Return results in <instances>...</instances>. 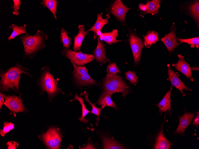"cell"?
<instances>
[{
  "label": "cell",
  "instance_id": "6da1fadb",
  "mask_svg": "<svg viewBox=\"0 0 199 149\" xmlns=\"http://www.w3.org/2000/svg\"><path fill=\"white\" fill-rule=\"evenodd\" d=\"M29 71L28 68L23 67L18 63L9 68L1 70V91H8L9 89H11L21 95L19 90V83L21 77V75L25 74L32 77V75L28 72Z\"/></svg>",
  "mask_w": 199,
  "mask_h": 149
},
{
  "label": "cell",
  "instance_id": "7a4b0ae2",
  "mask_svg": "<svg viewBox=\"0 0 199 149\" xmlns=\"http://www.w3.org/2000/svg\"><path fill=\"white\" fill-rule=\"evenodd\" d=\"M48 36L43 32L38 30L34 35L23 34L20 36L24 47V59L32 58L38 51L46 46L44 43Z\"/></svg>",
  "mask_w": 199,
  "mask_h": 149
},
{
  "label": "cell",
  "instance_id": "3957f363",
  "mask_svg": "<svg viewBox=\"0 0 199 149\" xmlns=\"http://www.w3.org/2000/svg\"><path fill=\"white\" fill-rule=\"evenodd\" d=\"M39 83L42 92L47 93L50 101L59 93L64 94L62 90L57 87L58 78L55 79L50 72V69L47 65L41 69Z\"/></svg>",
  "mask_w": 199,
  "mask_h": 149
},
{
  "label": "cell",
  "instance_id": "277c9868",
  "mask_svg": "<svg viewBox=\"0 0 199 149\" xmlns=\"http://www.w3.org/2000/svg\"><path fill=\"white\" fill-rule=\"evenodd\" d=\"M103 85L104 91L111 95L116 92H121L125 97L129 91L128 87L121 77L116 74L111 75L107 73Z\"/></svg>",
  "mask_w": 199,
  "mask_h": 149
},
{
  "label": "cell",
  "instance_id": "5b68a950",
  "mask_svg": "<svg viewBox=\"0 0 199 149\" xmlns=\"http://www.w3.org/2000/svg\"><path fill=\"white\" fill-rule=\"evenodd\" d=\"M61 54L71 62L79 66H83L91 62L95 58L94 54H86L81 51H75L65 48L62 51Z\"/></svg>",
  "mask_w": 199,
  "mask_h": 149
},
{
  "label": "cell",
  "instance_id": "8992f818",
  "mask_svg": "<svg viewBox=\"0 0 199 149\" xmlns=\"http://www.w3.org/2000/svg\"><path fill=\"white\" fill-rule=\"evenodd\" d=\"M41 138L47 147L49 149H59L62 136L59 129L51 128L46 132L43 133Z\"/></svg>",
  "mask_w": 199,
  "mask_h": 149
},
{
  "label": "cell",
  "instance_id": "52a82bcc",
  "mask_svg": "<svg viewBox=\"0 0 199 149\" xmlns=\"http://www.w3.org/2000/svg\"><path fill=\"white\" fill-rule=\"evenodd\" d=\"M71 62L74 67V76L78 84L82 86L97 84V83L89 75L85 67L77 66Z\"/></svg>",
  "mask_w": 199,
  "mask_h": 149
},
{
  "label": "cell",
  "instance_id": "ba28073f",
  "mask_svg": "<svg viewBox=\"0 0 199 149\" xmlns=\"http://www.w3.org/2000/svg\"><path fill=\"white\" fill-rule=\"evenodd\" d=\"M4 98V104L10 110V114L13 113L15 117L16 116L17 113L24 112L25 111V109L21 96L5 95Z\"/></svg>",
  "mask_w": 199,
  "mask_h": 149
},
{
  "label": "cell",
  "instance_id": "9c48e42d",
  "mask_svg": "<svg viewBox=\"0 0 199 149\" xmlns=\"http://www.w3.org/2000/svg\"><path fill=\"white\" fill-rule=\"evenodd\" d=\"M129 43L134 58V63L137 64L140 61L141 52L144 46L142 40L134 32L130 33Z\"/></svg>",
  "mask_w": 199,
  "mask_h": 149
},
{
  "label": "cell",
  "instance_id": "30bf717a",
  "mask_svg": "<svg viewBox=\"0 0 199 149\" xmlns=\"http://www.w3.org/2000/svg\"><path fill=\"white\" fill-rule=\"evenodd\" d=\"M131 9L125 6L120 0H116L110 6L109 13L114 15L119 21L125 23L126 14Z\"/></svg>",
  "mask_w": 199,
  "mask_h": 149
},
{
  "label": "cell",
  "instance_id": "8fae6325",
  "mask_svg": "<svg viewBox=\"0 0 199 149\" xmlns=\"http://www.w3.org/2000/svg\"><path fill=\"white\" fill-rule=\"evenodd\" d=\"M170 29V33L165 34L164 36L161 39V41L164 43L169 52L173 51L181 43L177 40L175 34L176 27L174 23H173Z\"/></svg>",
  "mask_w": 199,
  "mask_h": 149
},
{
  "label": "cell",
  "instance_id": "7c38bea8",
  "mask_svg": "<svg viewBox=\"0 0 199 149\" xmlns=\"http://www.w3.org/2000/svg\"><path fill=\"white\" fill-rule=\"evenodd\" d=\"M167 67L168 71V79L170 81L173 86L180 90L184 97L186 95L183 91V90H189L191 91L192 90L188 88L181 81L179 78L178 74L174 72L171 69L169 64H167Z\"/></svg>",
  "mask_w": 199,
  "mask_h": 149
},
{
  "label": "cell",
  "instance_id": "4fadbf2b",
  "mask_svg": "<svg viewBox=\"0 0 199 149\" xmlns=\"http://www.w3.org/2000/svg\"><path fill=\"white\" fill-rule=\"evenodd\" d=\"M178 62L175 64L173 63L172 66L175 67V68L179 71L192 81L193 80L192 73L191 68L189 64L186 62L184 57L180 54L178 56Z\"/></svg>",
  "mask_w": 199,
  "mask_h": 149
},
{
  "label": "cell",
  "instance_id": "5bb4252c",
  "mask_svg": "<svg viewBox=\"0 0 199 149\" xmlns=\"http://www.w3.org/2000/svg\"><path fill=\"white\" fill-rule=\"evenodd\" d=\"M195 114L193 113L185 112L182 116H179V123L178 126L175 131L176 134L184 135V131L187 127L190 124L194 117Z\"/></svg>",
  "mask_w": 199,
  "mask_h": 149
},
{
  "label": "cell",
  "instance_id": "9a60e30c",
  "mask_svg": "<svg viewBox=\"0 0 199 149\" xmlns=\"http://www.w3.org/2000/svg\"><path fill=\"white\" fill-rule=\"evenodd\" d=\"M97 38V46L93 52L96 61L99 63L100 66H102L110 60L106 55L105 44L100 40L99 37Z\"/></svg>",
  "mask_w": 199,
  "mask_h": 149
},
{
  "label": "cell",
  "instance_id": "2e32d148",
  "mask_svg": "<svg viewBox=\"0 0 199 149\" xmlns=\"http://www.w3.org/2000/svg\"><path fill=\"white\" fill-rule=\"evenodd\" d=\"M79 31L77 34L74 38V44L73 51H81V45L85 37L89 34V32L85 30L84 26L80 25L78 26Z\"/></svg>",
  "mask_w": 199,
  "mask_h": 149
},
{
  "label": "cell",
  "instance_id": "e0dca14e",
  "mask_svg": "<svg viewBox=\"0 0 199 149\" xmlns=\"http://www.w3.org/2000/svg\"><path fill=\"white\" fill-rule=\"evenodd\" d=\"M102 12L97 14V18L94 25L87 31L88 32L92 31L94 32V39L97 32L98 31H101L103 27L106 24L109 23L108 20L110 18L109 13L106 15V18L103 19L102 15Z\"/></svg>",
  "mask_w": 199,
  "mask_h": 149
},
{
  "label": "cell",
  "instance_id": "ac0fdd59",
  "mask_svg": "<svg viewBox=\"0 0 199 149\" xmlns=\"http://www.w3.org/2000/svg\"><path fill=\"white\" fill-rule=\"evenodd\" d=\"M163 128L162 127L156 137L154 149H168L170 148L171 147V143L164 136L163 133Z\"/></svg>",
  "mask_w": 199,
  "mask_h": 149
},
{
  "label": "cell",
  "instance_id": "d6986e66",
  "mask_svg": "<svg viewBox=\"0 0 199 149\" xmlns=\"http://www.w3.org/2000/svg\"><path fill=\"white\" fill-rule=\"evenodd\" d=\"M172 86L166 94L161 101L157 104L159 109V112L161 114L162 112L170 111L171 109L170 97Z\"/></svg>",
  "mask_w": 199,
  "mask_h": 149
},
{
  "label": "cell",
  "instance_id": "ffe728a7",
  "mask_svg": "<svg viewBox=\"0 0 199 149\" xmlns=\"http://www.w3.org/2000/svg\"><path fill=\"white\" fill-rule=\"evenodd\" d=\"M118 36L117 30L113 29L111 32L102 33L99 37L101 41L104 40L107 44L110 45L122 42L121 40L116 39V37Z\"/></svg>",
  "mask_w": 199,
  "mask_h": 149
},
{
  "label": "cell",
  "instance_id": "44dd1931",
  "mask_svg": "<svg viewBox=\"0 0 199 149\" xmlns=\"http://www.w3.org/2000/svg\"><path fill=\"white\" fill-rule=\"evenodd\" d=\"M97 104L101 105V108L103 109L105 106L112 107L117 109V107L113 101L111 95L104 91L97 101Z\"/></svg>",
  "mask_w": 199,
  "mask_h": 149
},
{
  "label": "cell",
  "instance_id": "7402d4cb",
  "mask_svg": "<svg viewBox=\"0 0 199 149\" xmlns=\"http://www.w3.org/2000/svg\"><path fill=\"white\" fill-rule=\"evenodd\" d=\"M103 148L107 149H125L121 144L114 139L105 136L102 138Z\"/></svg>",
  "mask_w": 199,
  "mask_h": 149
},
{
  "label": "cell",
  "instance_id": "603a6c76",
  "mask_svg": "<svg viewBox=\"0 0 199 149\" xmlns=\"http://www.w3.org/2000/svg\"><path fill=\"white\" fill-rule=\"evenodd\" d=\"M144 41L143 43L144 46L149 48L151 45L155 43L158 40V34L155 31L148 32L145 35L143 36Z\"/></svg>",
  "mask_w": 199,
  "mask_h": 149
},
{
  "label": "cell",
  "instance_id": "cb8c5ba5",
  "mask_svg": "<svg viewBox=\"0 0 199 149\" xmlns=\"http://www.w3.org/2000/svg\"><path fill=\"white\" fill-rule=\"evenodd\" d=\"M13 30L10 35L8 37V40H10L14 39L18 36L23 34H28L27 32V25L24 24L21 26H18L13 23L9 26Z\"/></svg>",
  "mask_w": 199,
  "mask_h": 149
},
{
  "label": "cell",
  "instance_id": "d4e9b609",
  "mask_svg": "<svg viewBox=\"0 0 199 149\" xmlns=\"http://www.w3.org/2000/svg\"><path fill=\"white\" fill-rule=\"evenodd\" d=\"M161 0H154L148 1L146 4L147 7V10L143 11L144 14L149 13L156 14L158 12L160 6Z\"/></svg>",
  "mask_w": 199,
  "mask_h": 149
},
{
  "label": "cell",
  "instance_id": "484cf974",
  "mask_svg": "<svg viewBox=\"0 0 199 149\" xmlns=\"http://www.w3.org/2000/svg\"><path fill=\"white\" fill-rule=\"evenodd\" d=\"M41 3L44 7H47L49 9L56 20V13L58 1L56 0H42L41 1Z\"/></svg>",
  "mask_w": 199,
  "mask_h": 149
},
{
  "label": "cell",
  "instance_id": "4316f807",
  "mask_svg": "<svg viewBox=\"0 0 199 149\" xmlns=\"http://www.w3.org/2000/svg\"><path fill=\"white\" fill-rule=\"evenodd\" d=\"M74 96V98L73 99L70 100V101H73L75 100L78 101L81 105L82 108V115L79 119L81 122L85 123H86L88 120L85 119V117L88 113H91V111H89L86 109L84 103L83 99L82 97H79L77 93Z\"/></svg>",
  "mask_w": 199,
  "mask_h": 149
},
{
  "label": "cell",
  "instance_id": "83f0119b",
  "mask_svg": "<svg viewBox=\"0 0 199 149\" xmlns=\"http://www.w3.org/2000/svg\"><path fill=\"white\" fill-rule=\"evenodd\" d=\"M88 93L86 91H84L83 93H81L80 94V95L81 96L83 95L84 96L86 101L88 102L91 106L92 109L91 113L97 116V118H96L97 122L95 123L97 126L98 123L100 120L99 116L100 115L101 111L103 109L101 107V108H98L96 107L95 105V103H93L89 100L88 98Z\"/></svg>",
  "mask_w": 199,
  "mask_h": 149
},
{
  "label": "cell",
  "instance_id": "f1b7e54d",
  "mask_svg": "<svg viewBox=\"0 0 199 149\" xmlns=\"http://www.w3.org/2000/svg\"><path fill=\"white\" fill-rule=\"evenodd\" d=\"M60 39L64 48H68L70 47L71 39L69 37L66 31L63 28H62L61 30Z\"/></svg>",
  "mask_w": 199,
  "mask_h": 149
},
{
  "label": "cell",
  "instance_id": "f546056e",
  "mask_svg": "<svg viewBox=\"0 0 199 149\" xmlns=\"http://www.w3.org/2000/svg\"><path fill=\"white\" fill-rule=\"evenodd\" d=\"M190 13L197 22H199V1H195L189 7Z\"/></svg>",
  "mask_w": 199,
  "mask_h": 149
},
{
  "label": "cell",
  "instance_id": "4dcf8cb0",
  "mask_svg": "<svg viewBox=\"0 0 199 149\" xmlns=\"http://www.w3.org/2000/svg\"><path fill=\"white\" fill-rule=\"evenodd\" d=\"M177 40L181 43H188L189 45H191V48H194L195 46L197 48L199 47V37H195L193 38L183 39H179L177 38Z\"/></svg>",
  "mask_w": 199,
  "mask_h": 149
},
{
  "label": "cell",
  "instance_id": "1f68e13d",
  "mask_svg": "<svg viewBox=\"0 0 199 149\" xmlns=\"http://www.w3.org/2000/svg\"><path fill=\"white\" fill-rule=\"evenodd\" d=\"M126 79L128 80L130 83L135 85L138 81V78L134 71L129 70L125 73Z\"/></svg>",
  "mask_w": 199,
  "mask_h": 149
},
{
  "label": "cell",
  "instance_id": "d6a6232c",
  "mask_svg": "<svg viewBox=\"0 0 199 149\" xmlns=\"http://www.w3.org/2000/svg\"><path fill=\"white\" fill-rule=\"evenodd\" d=\"M4 125L3 129H1L0 131V134L2 137H4L7 133L12 130L14 128V125L11 122H5L4 123Z\"/></svg>",
  "mask_w": 199,
  "mask_h": 149
},
{
  "label": "cell",
  "instance_id": "836d02e7",
  "mask_svg": "<svg viewBox=\"0 0 199 149\" xmlns=\"http://www.w3.org/2000/svg\"><path fill=\"white\" fill-rule=\"evenodd\" d=\"M107 73L111 75L116 74L117 73H120L115 62L110 63L108 65L107 68Z\"/></svg>",
  "mask_w": 199,
  "mask_h": 149
},
{
  "label": "cell",
  "instance_id": "e575fe53",
  "mask_svg": "<svg viewBox=\"0 0 199 149\" xmlns=\"http://www.w3.org/2000/svg\"><path fill=\"white\" fill-rule=\"evenodd\" d=\"M13 5L12 7L13 11V14L16 15L19 14L20 7L21 4V1L20 0H13Z\"/></svg>",
  "mask_w": 199,
  "mask_h": 149
},
{
  "label": "cell",
  "instance_id": "d590c367",
  "mask_svg": "<svg viewBox=\"0 0 199 149\" xmlns=\"http://www.w3.org/2000/svg\"><path fill=\"white\" fill-rule=\"evenodd\" d=\"M8 149H15L18 147V144L15 141H10L6 143Z\"/></svg>",
  "mask_w": 199,
  "mask_h": 149
},
{
  "label": "cell",
  "instance_id": "8d00e7d4",
  "mask_svg": "<svg viewBox=\"0 0 199 149\" xmlns=\"http://www.w3.org/2000/svg\"><path fill=\"white\" fill-rule=\"evenodd\" d=\"M192 125L198 127L199 125V113L198 112H197V115L195 117L193 120V122L192 124Z\"/></svg>",
  "mask_w": 199,
  "mask_h": 149
},
{
  "label": "cell",
  "instance_id": "74e56055",
  "mask_svg": "<svg viewBox=\"0 0 199 149\" xmlns=\"http://www.w3.org/2000/svg\"><path fill=\"white\" fill-rule=\"evenodd\" d=\"M80 149H95V148L92 144L88 143L85 145L84 144L82 147H79Z\"/></svg>",
  "mask_w": 199,
  "mask_h": 149
},
{
  "label": "cell",
  "instance_id": "f35d334b",
  "mask_svg": "<svg viewBox=\"0 0 199 149\" xmlns=\"http://www.w3.org/2000/svg\"><path fill=\"white\" fill-rule=\"evenodd\" d=\"M4 95H5L1 93V92L0 93V109H1L2 105L4 103Z\"/></svg>",
  "mask_w": 199,
  "mask_h": 149
},
{
  "label": "cell",
  "instance_id": "ab89813d",
  "mask_svg": "<svg viewBox=\"0 0 199 149\" xmlns=\"http://www.w3.org/2000/svg\"><path fill=\"white\" fill-rule=\"evenodd\" d=\"M139 8L143 11L146 10L147 8V5L142 3H140L139 5Z\"/></svg>",
  "mask_w": 199,
  "mask_h": 149
},
{
  "label": "cell",
  "instance_id": "60d3db41",
  "mask_svg": "<svg viewBox=\"0 0 199 149\" xmlns=\"http://www.w3.org/2000/svg\"><path fill=\"white\" fill-rule=\"evenodd\" d=\"M191 69L193 70H199V68L198 67H192Z\"/></svg>",
  "mask_w": 199,
  "mask_h": 149
}]
</instances>
